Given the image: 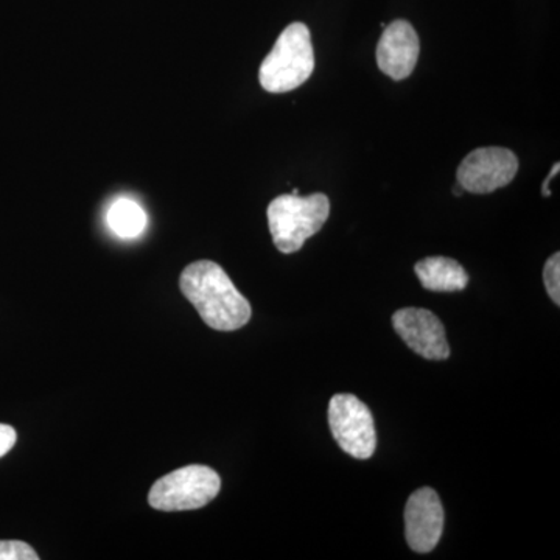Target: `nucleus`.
<instances>
[{
	"label": "nucleus",
	"instance_id": "39448f33",
	"mask_svg": "<svg viewBox=\"0 0 560 560\" xmlns=\"http://www.w3.org/2000/svg\"><path fill=\"white\" fill-rule=\"evenodd\" d=\"M329 425L341 451L355 459H370L377 448L370 408L352 394H337L329 404Z\"/></svg>",
	"mask_w": 560,
	"mask_h": 560
},
{
	"label": "nucleus",
	"instance_id": "9b49d317",
	"mask_svg": "<svg viewBox=\"0 0 560 560\" xmlns=\"http://www.w3.org/2000/svg\"><path fill=\"white\" fill-rule=\"evenodd\" d=\"M110 230L121 238H135L142 234L147 226V215L138 202L117 200L110 206L108 212Z\"/></svg>",
	"mask_w": 560,
	"mask_h": 560
},
{
	"label": "nucleus",
	"instance_id": "423d86ee",
	"mask_svg": "<svg viewBox=\"0 0 560 560\" xmlns=\"http://www.w3.org/2000/svg\"><path fill=\"white\" fill-rule=\"evenodd\" d=\"M518 172V160L511 150L488 147L471 151L456 173L463 190L486 195L508 186Z\"/></svg>",
	"mask_w": 560,
	"mask_h": 560
},
{
	"label": "nucleus",
	"instance_id": "f257e3e1",
	"mask_svg": "<svg viewBox=\"0 0 560 560\" xmlns=\"http://www.w3.org/2000/svg\"><path fill=\"white\" fill-rule=\"evenodd\" d=\"M179 289L213 330L234 331L249 323V301L215 261L198 260L180 272Z\"/></svg>",
	"mask_w": 560,
	"mask_h": 560
},
{
	"label": "nucleus",
	"instance_id": "6e6552de",
	"mask_svg": "<svg viewBox=\"0 0 560 560\" xmlns=\"http://www.w3.org/2000/svg\"><path fill=\"white\" fill-rule=\"evenodd\" d=\"M393 326L405 345L427 360L451 357L445 329L440 318L425 308H401L394 313Z\"/></svg>",
	"mask_w": 560,
	"mask_h": 560
},
{
	"label": "nucleus",
	"instance_id": "f03ea898",
	"mask_svg": "<svg viewBox=\"0 0 560 560\" xmlns=\"http://www.w3.org/2000/svg\"><path fill=\"white\" fill-rule=\"evenodd\" d=\"M315 70L311 31L302 22H293L285 28L270 54L261 62L259 81L271 94H285L302 86Z\"/></svg>",
	"mask_w": 560,
	"mask_h": 560
},
{
	"label": "nucleus",
	"instance_id": "4468645a",
	"mask_svg": "<svg viewBox=\"0 0 560 560\" xmlns=\"http://www.w3.org/2000/svg\"><path fill=\"white\" fill-rule=\"evenodd\" d=\"M16 430L5 423H0V458L7 455L16 445Z\"/></svg>",
	"mask_w": 560,
	"mask_h": 560
},
{
	"label": "nucleus",
	"instance_id": "f8f14e48",
	"mask_svg": "<svg viewBox=\"0 0 560 560\" xmlns=\"http://www.w3.org/2000/svg\"><path fill=\"white\" fill-rule=\"evenodd\" d=\"M31 545L21 540H0V560H38Z\"/></svg>",
	"mask_w": 560,
	"mask_h": 560
},
{
	"label": "nucleus",
	"instance_id": "20e7f679",
	"mask_svg": "<svg viewBox=\"0 0 560 560\" xmlns=\"http://www.w3.org/2000/svg\"><path fill=\"white\" fill-rule=\"evenodd\" d=\"M221 489L220 475L208 466L180 467L154 482L149 503L164 512L194 511L208 506Z\"/></svg>",
	"mask_w": 560,
	"mask_h": 560
},
{
	"label": "nucleus",
	"instance_id": "2eb2a0df",
	"mask_svg": "<svg viewBox=\"0 0 560 560\" xmlns=\"http://www.w3.org/2000/svg\"><path fill=\"white\" fill-rule=\"evenodd\" d=\"M559 171L560 164L559 162H556V164L552 165L550 175H548V178L544 180V184H541V195H544V197H551L550 183L552 178L558 175Z\"/></svg>",
	"mask_w": 560,
	"mask_h": 560
},
{
	"label": "nucleus",
	"instance_id": "1a4fd4ad",
	"mask_svg": "<svg viewBox=\"0 0 560 560\" xmlns=\"http://www.w3.org/2000/svg\"><path fill=\"white\" fill-rule=\"evenodd\" d=\"M418 33L408 21L397 20L386 25L377 46V65L393 80H405L418 65Z\"/></svg>",
	"mask_w": 560,
	"mask_h": 560
},
{
	"label": "nucleus",
	"instance_id": "9d476101",
	"mask_svg": "<svg viewBox=\"0 0 560 560\" xmlns=\"http://www.w3.org/2000/svg\"><path fill=\"white\" fill-rule=\"evenodd\" d=\"M415 271L425 290L452 293L469 285V275L463 265L448 257H427L416 264Z\"/></svg>",
	"mask_w": 560,
	"mask_h": 560
},
{
	"label": "nucleus",
	"instance_id": "7ed1b4c3",
	"mask_svg": "<svg viewBox=\"0 0 560 560\" xmlns=\"http://www.w3.org/2000/svg\"><path fill=\"white\" fill-rule=\"evenodd\" d=\"M330 215L327 195H280L267 209L268 224L276 248L283 254L298 253L304 243L318 234Z\"/></svg>",
	"mask_w": 560,
	"mask_h": 560
},
{
	"label": "nucleus",
	"instance_id": "0eeeda50",
	"mask_svg": "<svg viewBox=\"0 0 560 560\" xmlns=\"http://www.w3.org/2000/svg\"><path fill=\"white\" fill-rule=\"evenodd\" d=\"M444 533V508L433 489L411 493L405 508V536L412 551L425 555L440 544Z\"/></svg>",
	"mask_w": 560,
	"mask_h": 560
},
{
	"label": "nucleus",
	"instance_id": "ddd939ff",
	"mask_svg": "<svg viewBox=\"0 0 560 560\" xmlns=\"http://www.w3.org/2000/svg\"><path fill=\"white\" fill-rule=\"evenodd\" d=\"M545 287L556 305L560 304V254H552L544 268Z\"/></svg>",
	"mask_w": 560,
	"mask_h": 560
}]
</instances>
